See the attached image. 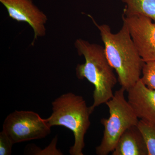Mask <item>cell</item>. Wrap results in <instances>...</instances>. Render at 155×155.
Masks as SVG:
<instances>
[{"instance_id": "6da1fadb", "label": "cell", "mask_w": 155, "mask_h": 155, "mask_svg": "<svg viewBox=\"0 0 155 155\" xmlns=\"http://www.w3.org/2000/svg\"><path fill=\"white\" fill-rule=\"evenodd\" d=\"M100 31L109 63L118 75L121 87L128 91L141 78L145 62L134 44L127 25L123 22L122 28L113 33L110 25L97 23L88 15Z\"/></svg>"}, {"instance_id": "7a4b0ae2", "label": "cell", "mask_w": 155, "mask_h": 155, "mask_svg": "<svg viewBox=\"0 0 155 155\" xmlns=\"http://www.w3.org/2000/svg\"><path fill=\"white\" fill-rule=\"evenodd\" d=\"M75 46L78 54L85 59L84 64H78L77 77L80 79L85 78L94 87L93 104L89 107L92 114L96 107L113 97V88L118 79L108 61L104 48L80 38L76 40Z\"/></svg>"}, {"instance_id": "3957f363", "label": "cell", "mask_w": 155, "mask_h": 155, "mask_svg": "<svg viewBox=\"0 0 155 155\" xmlns=\"http://www.w3.org/2000/svg\"><path fill=\"white\" fill-rule=\"evenodd\" d=\"M52 113L45 119L50 127L64 126L72 130L74 143L70 147L71 155H83L84 137L90 126L89 107L81 96L72 92L62 94L52 103Z\"/></svg>"}, {"instance_id": "277c9868", "label": "cell", "mask_w": 155, "mask_h": 155, "mask_svg": "<svg viewBox=\"0 0 155 155\" xmlns=\"http://www.w3.org/2000/svg\"><path fill=\"white\" fill-rule=\"evenodd\" d=\"M125 89L121 87L106 103L110 116L107 119H101L104 131L101 143L96 147L97 155H107L112 153L125 130L138 124L139 118L125 98Z\"/></svg>"}, {"instance_id": "5b68a950", "label": "cell", "mask_w": 155, "mask_h": 155, "mask_svg": "<svg viewBox=\"0 0 155 155\" xmlns=\"http://www.w3.org/2000/svg\"><path fill=\"white\" fill-rule=\"evenodd\" d=\"M51 127L35 112L15 110L5 119L2 130L14 144L45 138L51 134Z\"/></svg>"}, {"instance_id": "8992f818", "label": "cell", "mask_w": 155, "mask_h": 155, "mask_svg": "<svg viewBox=\"0 0 155 155\" xmlns=\"http://www.w3.org/2000/svg\"><path fill=\"white\" fill-rule=\"evenodd\" d=\"M140 57L145 63L155 61V22L148 17L122 15Z\"/></svg>"}, {"instance_id": "52a82bcc", "label": "cell", "mask_w": 155, "mask_h": 155, "mask_svg": "<svg viewBox=\"0 0 155 155\" xmlns=\"http://www.w3.org/2000/svg\"><path fill=\"white\" fill-rule=\"evenodd\" d=\"M0 2L7 9L10 17L18 22H26L31 26L34 32L32 45L38 37L45 35L47 17L31 0H0Z\"/></svg>"}, {"instance_id": "ba28073f", "label": "cell", "mask_w": 155, "mask_h": 155, "mask_svg": "<svg viewBox=\"0 0 155 155\" xmlns=\"http://www.w3.org/2000/svg\"><path fill=\"white\" fill-rule=\"evenodd\" d=\"M127 92V101L139 119L155 125V90L140 79Z\"/></svg>"}, {"instance_id": "9c48e42d", "label": "cell", "mask_w": 155, "mask_h": 155, "mask_svg": "<svg viewBox=\"0 0 155 155\" xmlns=\"http://www.w3.org/2000/svg\"><path fill=\"white\" fill-rule=\"evenodd\" d=\"M112 155H148L144 138L137 125L129 127L119 139Z\"/></svg>"}, {"instance_id": "30bf717a", "label": "cell", "mask_w": 155, "mask_h": 155, "mask_svg": "<svg viewBox=\"0 0 155 155\" xmlns=\"http://www.w3.org/2000/svg\"><path fill=\"white\" fill-rule=\"evenodd\" d=\"M125 5L122 15L125 17L140 15L155 22V0H120Z\"/></svg>"}, {"instance_id": "8fae6325", "label": "cell", "mask_w": 155, "mask_h": 155, "mask_svg": "<svg viewBox=\"0 0 155 155\" xmlns=\"http://www.w3.org/2000/svg\"><path fill=\"white\" fill-rule=\"evenodd\" d=\"M144 138L148 155H155V125L140 119L137 125Z\"/></svg>"}, {"instance_id": "7c38bea8", "label": "cell", "mask_w": 155, "mask_h": 155, "mask_svg": "<svg viewBox=\"0 0 155 155\" xmlns=\"http://www.w3.org/2000/svg\"><path fill=\"white\" fill-rule=\"evenodd\" d=\"M58 136H56L51 142L49 145L45 148V149L41 150L34 145H29L26 147L25 153L28 154L32 155H63L61 151L57 148L58 143Z\"/></svg>"}, {"instance_id": "4fadbf2b", "label": "cell", "mask_w": 155, "mask_h": 155, "mask_svg": "<svg viewBox=\"0 0 155 155\" xmlns=\"http://www.w3.org/2000/svg\"><path fill=\"white\" fill-rule=\"evenodd\" d=\"M141 80L149 88L155 90V61L145 63Z\"/></svg>"}, {"instance_id": "5bb4252c", "label": "cell", "mask_w": 155, "mask_h": 155, "mask_svg": "<svg viewBox=\"0 0 155 155\" xmlns=\"http://www.w3.org/2000/svg\"><path fill=\"white\" fill-rule=\"evenodd\" d=\"M13 143L4 130L0 132V155H10L12 153Z\"/></svg>"}]
</instances>
